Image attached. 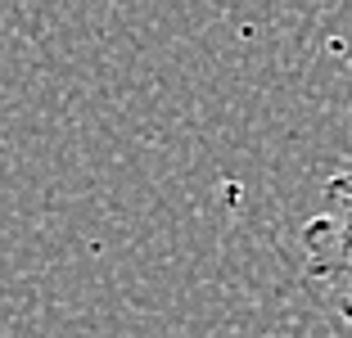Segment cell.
Returning a JSON list of instances; mask_svg holds the SVG:
<instances>
[{
  "label": "cell",
  "mask_w": 352,
  "mask_h": 338,
  "mask_svg": "<svg viewBox=\"0 0 352 338\" xmlns=\"http://www.w3.org/2000/svg\"><path fill=\"white\" fill-rule=\"evenodd\" d=\"M302 257L316 293L352 289V172L325 181L321 212L302 225Z\"/></svg>",
  "instance_id": "cell-1"
},
{
  "label": "cell",
  "mask_w": 352,
  "mask_h": 338,
  "mask_svg": "<svg viewBox=\"0 0 352 338\" xmlns=\"http://www.w3.org/2000/svg\"><path fill=\"white\" fill-rule=\"evenodd\" d=\"M325 311H330V325L339 338H352V289H334V293H321Z\"/></svg>",
  "instance_id": "cell-2"
}]
</instances>
